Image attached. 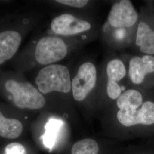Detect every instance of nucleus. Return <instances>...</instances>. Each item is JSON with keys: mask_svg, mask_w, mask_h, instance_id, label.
<instances>
[{"mask_svg": "<svg viewBox=\"0 0 154 154\" xmlns=\"http://www.w3.org/2000/svg\"><path fill=\"white\" fill-rule=\"evenodd\" d=\"M135 44L143 54L154 55V29L145 21L138 24Z\"/></svg>", "mask_w": 154, "mask_h": 154, "instance_id": "nucleus-10", "label": "nucleus"}, {"mask_svg": "<svg viewBox=\"0 0 154 154\" xmlns=\"http://www.w3.org/2000/svg\"><path fill=\"white\" fill-rule=\"evenodd\" d=\"M50 28L56 34L71 35L88 31L91 25L88 21L78 18L72 14H63L53 19Z\"/></svg>", "mask_w": 154, "mask_h": 154, "instance_id": "nucleus-7", "label": "nucleus"}, {"mask_svg": "<svg viewBox=\"0 0 154 154\" xmlns=\"http://www.w3.org/2000/svg\"><path fill=\"white\" fill-rule=\"evenodd\" d=\"M97 70L93 63L86 62L79 66L77 75L72 81L74 98L82 101L94 88L97 82Z\"/></svg>", "mask_w": 154, "mask_h": 154, "instance_id": "nucleus-4", "label": "nucleus"}, {"mask_svg": "<svg viewBox=\"0 0 154 154\" xmlns=\"http://www.w3.org/2000/svg\"><path fill=\"white\" fill-rule=\"evenodd\" d=\"M21 122L16 119L6 118L0 111V137L7 139H16L22 134Z\"/></svg>", "mask_w": 154, "mask_h": 154, "instance_id": "nucleus-13", "label": "nucleus"}, {"mask_svg": "<svg viewBox=\"0 0 154 154\" xmlns=\"http://www.w3.org/2000/svg\"><path fill=\"white\" fill-rule=\"evenodd\" d=\"M41 93L53 91L68 93L72 90V80L68 68L61 65H51L42 68L35 78Z\"/></svg>", "mask_w": 154, "mask_h": 154, "instance_id": "nucleus-1", "label": "nucleus"}, {"mask_svg": "<svg viewBox=\"0 0 154 154\" xmlns=\"http://www.w3.org/2000/svg\"><path fill=\"white\" fill-rule=\"evenodd\" d=\"M67 48L62 39L46 36L39 39L35 48V57L41 65H48L61 61L67 54Z\"/></svg>", "mask_w": 154, "mask_h": 154, "instance_id": "nucleus-3", "label": "nucleus"}, {"mask_svg": "<svg viewBox=\"0 0 154 154\" xmlns=\"http://www.w3.org/2000/svg\"></svg>", "mask_w": 154, "mask_h": 154, "instance_id": "nucleus-18", "label": "nucleus"}, {"mask_svg": "<svg viewBox=\"0 0 154 154\" xmlns=\"http://www.w3.org/2000/svg\"><path fill=\"white\" fill-rule=\"evenodd\" d=\"M138 19V13L129 0H121L115 3L110 10L108 20L114 28H130Z\"/></svg>", "mask_w": 154, "mask_h": 154, "instance_id": "nucleus-5", "label": "nucleus"}, {"mask_svg": "<svg viewBox=\"0 0 154 154\" xmlns=\"http://www.w3.org/2000/svg\"><path fill=\"white\" fill-rule=\"evenodd\" d=\"M20 34L16 31L0 33V65L15 54L21 42Z\"/></svg>", "mask_w": 154, "mask_h": 154, "instance_id": "nucleus-9", "label": "nucleus"}, {"mask_svg": "<svg viewBox=\"0 0 154 154\" xmlns=\"http://www.w3.org/2000/svg\"><path fill=\"white\" fill-rule=\"evenodd\" d=\"M6 90L11 93L14 103L20 109L36 110L44 107V96L32 85L9 79L5 84Z\"/></svg>", "mask_w": 154, "mask_h": 154, "instance_id": "nucleus-2", "label": "nucleus"}, {"mask_svg": "<svg viewBox=\"0 0 154 154\" xmlns=\"http://www.w3.org/2000/svg\"><path fill=\"white\" fill-rule=\"evenodd\" d=\"M106 72L108 79L107 88H116L119 86L118 82L125 77L126 70L121 60L114 59L108 63Z\"/></svg>", "mask_w": 154, "mask_h": 154, "instance_id": "nucleus-12", "label": "nucleus"}, {"mask_svg": "<svg viewBox=\"0 0 154 154\" xmlns=\"http://www.w3.org/2000/svg\"><path fill=\"white\" fill-rule=\"evenodd\" d=\"M98 144L91 139L81 140L72 147V154H98Z\"/></svg>", "mask_w": 154, "mask_h": 154, "instance_id": "nucleus-15", "label": "nucleus"}, {"mask_svg": "<svg viewBox=\"0 0 154 154\" xmlns=\"http://www.w3.org/2000/svg\"><path fill=\"white\" fill-rule=\"evenodd\" d=\"M62 125L61 121L50 119L45 125V132L41 137L46 147L52 149L55 144L58 133Z\"/></svg>", "mask_w": 154, "mask_h": 154, "instance_id": "nucleus-14", "label": "nucleus"}, {"mask_svg": "<svg viewBox=\"0 0 154 154\" xmlns=\"http://www.w3.org/2000/svg\"><path fill=\"white\" fill-rule=\"evenodd\" d=\"M5 154H26V149L21 144L11 143L8 144L5 149Z\"/></svg>", "mask_w": 154, "mask_h": 154, "instance_id": "nucleus-16", "label": "nucleus"}, {"mask_svg": "<svg viewBox=\"0 0 154 154\" xmlns=\"http://www.w3.org/2000/svg\"><path fill=\"white\" fill-rule=\"evenodd\" d=\"M143 95L135 89H129L121 94L117 99L116 105L119 110H137L143 103Z\"/></svg>", "mask_w": 154, "mask_h": 154, "instance_id": "nucleus-11", "label": "nucleus"}, {"mask_svg": "<svg viewBox=\"0 0 154 154\" xmlns=\"http://www.w3.org/2000/svg\"><path fill=\"white\" fill-rule=\"evenodd\" d=\"M118 121L125 126L136 125H152L154 124V102L147 100L137 110H119L117 113Z\"/></svg>", "mask_w": 154, "mask_h": 154, "instance_id": "nucleus-6", "label": "nucleus"}, {"mask_svg": "<svg viewBox=\"0 0 154 154\" xmlns=\"http://www.w3.org/2000/svg\"><path fill=\"white\" fill-rule=\"evenodd\" d=\"M154 73V55L135 56L129 62V77L134 84H142L148 75Z\"/></svg>", "mask_w": 154, "mask_h": 154, "instance_id": "nucleus-8", "label": "nucleus"}, {"mask_svg": "<svg viewBox=\"0 0 154 154\" xmlns=\"http://www.w3.org/2000/svg\"><path fill=\"white\" fill-rule=\"evenodd\" d=\"M56 2L65 5L81 8L88 4V0H57Z\"/></svg>", "mask_w": 154, "mask_h": 154, "instance_id": "nucleus-17", "label": "nucleus"}]
</instances>
